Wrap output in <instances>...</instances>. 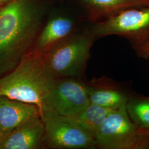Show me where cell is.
<instances>
[{
  "instance_id": "cell-7",
  "label": "cell",
  "mask_w": 149,
  "mask_h": 149,
  "mask_svg": "<svg viewBox=\"0 0 149 149\" xmlns=\"http://www.w3.org/2000/svg\"><path fill=\"white\" fill-rule=\"evenodd\" d=\"M44 146L54 149L96 148L95 138L68 118L52 113H43Z\"/></svg>"
},
{
  "instance_id": "cell-4",
  "label": "cell",
  "mask_w": 149,
  "mask_h": 149,
  "mask_svg": "<svg viewBox=\"0 0 149 149\" xmlns=\"http://www.w3.org/2000/svg\"><path fill=\"white\" fill-rule=\"evenodd\" d=\"M92 34L66 38L44 54L48 68L56 79L74 77L83 71L90 57Z\"/></svg>"
},
{
  "instance_id": "cell-16",
  "label": "cell",
  "mask_w": 149,
  "mask_h": 149,
  "mask_svg": "<svg viewBox=\"0 0 149 149\" xmlns=\"http://www.w3.org/2000/svg\"><path fill=\"white\" fill-rule=\"evenodd\" d=\"M12 0H0V6L4 5V4H7L8 2H10Z\"/></svg>"
},
{
  "instance_id": "cell-9",
  "label": "cell",
  "mask_w": 149,
  "mask_h": 149,
  "mask_svg": "<svg viewBox=\"0 0 149 149\" xmlns=\"http://www.w3.org/2000/svg\"><path fill=\"white\" fill-rule=\"evenodd\" d=\"M39 116L36 105L0 96V135Z\"/></svg>"
},
{
  "instance_id": "cell-10",
  "label": "cell",
  "mask_w": 149,
  "mask_h": 149,
  "mask_svg": "<svg viewBox=\"0 0 149 149\" xmlns=\"http://www.w3.org/2000/svg\"><path fill=\"white\" fill-rule=\"evenodd\" d=\"M74 28V22L65 17H55L48 22L36 40L31 51L44 53L56 44L68 37Z\"/></svg>"
},
{
  "instance_id": "cell-8",
  "label": "cell",
  "mask_w": 149,
  "mask_h": 149,
  "mask_svg": "<svg viewBox=\"0 0 149 149\" xmlns=\"http://www.w3.org/2000/svg\"><path fill=\"white\" fill-rule=\"evenodd\" d=\"M44 124L39 116L0 135V149L44 148Z\"/></svg>"
},
{
  "instance_id": "cell-17",
  "label": "cell",
  "mask_w": 149,
  "mask_h": 149,
  "mask_svg": "<svg viewBox=\"0 0 149 149\" xmlns=\"http://www.w3.org/2000/svg\"><path fill=\"white\" fill-rule=\"evenodd\" d=\"M146 149H149V137H148V144H147V146H146Z\"/></svg>"
},
{
  "instance_id": "cell-1",
  "label": "cell",
  "mask_w": 149,
  "mask_h": 149,
  "mask_svg": "<svg viewBox=\"0 0 149 149\" xmlns=\"http://www.w3.org/2000/svg\"><path fill=\"white\" fill-rule=\"evenodd\" d=\"M40 24L31 0H12L0 10V77L14 69L31 51Z\"/></svg>"
},
{
  "instance_id": "cell-6",
  "label": "cell",
  "mask_w": 149,
  "mask_h": 149,
  "mask_svg": "<svg viewBox=\"0 0 149 149\" xmlns=\"http://www.w3.org/2000/svg\"><path fill=\"white\" fill-rule=\"evenodd\" d=\"M95 37L119 36L137 46L149 40V6L133 8L109 17L94 28Z\"/></svg>"
},
{
  "instance_id": "cell-2",
  "label": "cell",
  "mask_w": 149,
  "mask_h": 149,
  "mask_svg": "<svg viewBox=\"0 0 149 149\" xmlns=\"http://www.w3.org/2000/svg\"><path fill=\"white\" fill-rule=\"evenodd\" d=\"M56 79L44 54L30 51L14 69L0 77V96L34 104L40 111L43 100Z\"/></svg>"
},
{
  "instance_id": "cell-3",
  "label": "cell",
  "mask_w": 149,
  "mask_h": 149,
  "mask_svg": "<svg viewBox=\"0 0 149 149\" xmlns=\"http://www.w3.org/2000/svg\"><path fill=\"white\" fill-rule=\"evenodd\" d=\"M149 132L139 128L128 115L125 105L111 113L95 137L102 149H146Z\"/></svg>"
},
{
  "instance_id": "cell-13",
  "label": "cell",
  "mask_w": 149,
  "mask_h": 149,
  "mask_svg": "<svg viewBox=\"0 0 149 149\" xmlns=\"http://www.w3.org/2000/svg\"><path fill=\"white\" fill-rule=\"evenodd\" d=\"M83 1L99 12L109 17L130 8L149 6V0H83Z\"/></svg>"
},
{
  "instance_id": "cell-11",
  "label": "cell",
  "mask_w": 149,
  "mask_h": 149,
  "mask_svg": "<svg viewBox=\"0 0 149 149\" xmlns=\"http://www.w3.org/2000/svg\"><path fill=\"white\" fill-rule=\"evenodd\" d=\"M86 87L91 103L112 109L125 106L129 96L114 86L89 84Z\"/></svg>"
},
{
  "instance_id": "cell-14",
  "label": "cell",
  "mask_w": 149,
  "mask_h": 149,
  "mask_svg": "<svg viewBox=\"0 0 149 149\" xmlns=\"http://www.w3.org/2000/svg\"><path fill=\"white\" fill-rule=\"evenodd\" d=\"M125 107L133 122L149 132V97L129 95Z\"/></svg>"
},
{
  "instance_id": "cell-15",
  "label": "cell",
  "mask_w": 149,
  "mask_h": 149,
  "mask_svg": "<svg viewBox=\"0 0 149 149\" xmlns=\"http://www.w3.org/2000/svg\"><path fill=\"white\" fill-rule=\"evenodd\" d=\"M136 50L140 57L144 59H149V40L137 46Z\"/></svg>"
},
{
  "instance_id": "cell-12",
  "label": "cell",
  "mask_w": 149,
  "mask_h": 149,
  "mask_svg": "<svg viewBox=\"0 0 149 149\" xmlns=\"http://www.w3.org/2000/svg\"><path fill=\"white\" fill-rule=\"evenodd\" d=\"M115 109L91 103L81 112L68 118L95 138L96 133L107 116Z\"/></svg>"
},
{
  "instance_id": "cell-5",
  "label": "cell",
  "mask_w": 149,
  "mask_h": 149,
  "mask_svg": "<svg viewBox=\"0 0 149 149\" xmlns=\"http://www.w3.org/2000/svg\"><path fill=\"white\" fill-rule=\"evenodd\" d=\"M90 103L86 84L74 77L56 79L43 100L40 113H52L70 117Z\"/></svg>"
}]
</instances>
